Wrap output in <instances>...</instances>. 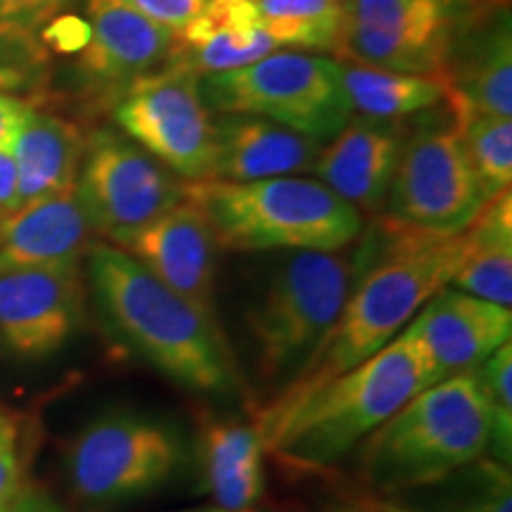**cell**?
<instances>
[{
  "label": "cell",
  "mask_w": 512,
  "mask_h": 512,
  "mask_svg": "<svg viewBox=\"0 0 512 512\" xmlns=\"http://www.w3.org/2000/svg\"><path fill=\"white\" fill-rule=\"evenodd\" d=\"M463 256V233L437 235L392 216L377 221L354 254L356 278L335 325L256 420L287 413L387 347L427 299L451 283Z\"/></svg>",
  "instance_id": "obj_1"
},
{
  "label": "cell",
  "mask_w": 512,
  "mask_h": 512,
  "mask_svg": "<svg viewBox=\"0 0 512 512\" xmlns=\"http://www.w3.org/2000/svg\"><path fill=\"white\" fill-rule=\"evenodd\" d=\"M88 275L102 318L133 354L190 392H240L238 366L219 320L107 242H95L88 252Z\"/></svg>",
  "instance_id": "obj_2"
},
{
  "label": "cell",
  "mask_w": 512,
  "mask_h": 512,
  "mask_svg": "<svg viewBox=\"0 0 512 512\" xmlns=\"http://www.w3.org/2000/svg\"><path fill=\"white\" fill-rule=\"evenodd\" d=\"M439 382L430 356L406 330L387 347L339 375L320 392L271 420H254L266 456L297 470L344 458L422 389Z\"/></svg>",
  "instance_id": "obj_3"
},
{
  "label": "cell",
  "mask_w": 512,
  "mask_h": 512,
  "mask_svg": "<svg viewBox=\"0 0 512 512\" xmlns=\"http://www.w3.org/2000/svg\"><path fill=\"white\" fill-rule=\"evenodd\" d=\"M494 418L475 370L422 389L361 441V475L380 494L444 482L491 451Z\"/></svg>",
  "instance_id": "obj_4"
},
{
  "label": "cell",
  "mask_w": 512,
  "mask_h": 512,
  "mask_svg": "<svg viewBox=\"0 0 512 512\" xmlns=\"http://www.w3.org/2000/svg\"><path fill=\"white\" fill-rule=\"evenodd\" d=\"M185 200L207 216L219 247L233 252H337L363 233L361 211L309 178L185 181Z\"/></svg>",
  "instance_id": "obj_5"
},
{
  "label": "cell",
  "mask_w": 512,
  "mask_h": 512,
  "mask_svg": "<svg viewBox=\"0 0 512 512\" xmlns=\"http://www.w3.org/2000/svg\"><path fill=\"white\" fill-rule=\"evenodd\" d=\"M356 278L354 254L294 252L273 273L259 304L247 316L259 380L275 394L292 380L347 302Z\"/></svg>",
  "instance_id": "obj_6"
},
{
  "label": "cell",
  "mask_w": 512,
  "mask_h": 512,
  "mask_svg": "<svg viewBox=\"0 0 512 512\" xmlns=\"http://www.w3.org/2000/svg\"><path fill=\"white\" fill-rule=\"evenodd\" d=\"M508 0H349L335 53L342 62L444 81L465 38Z\"/></svg>",
  "instance_id": "obj_7"
},
{
  "label": "cell",
  "mask_w": 512,
  "mask_h": 512,
  "mask_svg": "<svg viewBox=\"0 0 512 512\" xmlns=\"http://www.w3.org/2000/svg\"><path fill=\"white\" fill-rule=\"evenodd\" d=\"M204 105L223 114H249L313 140L337 136L351 119L337 60L304 53H275L233 72L200 81Z\"/></svg>",
  "instance_id": "obj_8"
},
{
  "label": "cell",
  "mask_w": 512,
  "mask_h": 512,
  "mask_svg": "<svg viewBox=\"0 0 512 512\" xmlns=\"http://www.w3.org/2000/svg\"><path fill=\"white\" fill-rule=\"evenodd\" d=\"M181 463L183 441L169 422L128 411L88 422L64 453L69 486L88 505H119L152 494Z\"/></svg>",
  "instance_id": "obj_9"
},
{
  "label": "cell",
  "mask_w": 512,
  "mask_h": 512,
  "mask_svg": "<svg viewBox=\"0 0 512 512\" xmlns=\"http://www.w3.org/2000/svg\"><path fill=\"white\" fill-rule=\"evenodd\" d=\"M76 195L95 235L121 249L185 200V181L140 145L100 128L86 140Z\"/></svg>",
  "instance_id": "obj_10"
},
{
  "label": "cell",
  "mask_w": 512,
  "mask_h": 512,
  "mask_svg": "<svg viewBox=\"0 0 512 512\" xmlns=\"http://www.w3.org/2000/svg\"><path fill=\"white\" fill-rule=\"evenodd\" d=\"M486 202L456 124L425 126L406 138L387 192V216L437 235H458Z\"/></svg>",
  "instance_id": "obj_11"
},
{
  "label": "cell",
  "mask_w": 512,
  "mask_h": 512,
  "mask_svg": "<svg viewBox=\"0 0 512 512\" xmlns=\"http://www.w3.org/2000/svg\"><path fill=\"white\" fill-rule=\"evenodd\" d=\"M114 119L159 164L185 181L211 178L216 124L200 93V76L162 67L133 81L114 107Z\"/></svg>",
  "instance_id": "obj_12"
},
{
  "label": "cell",
  "mask_w": 512,
  "mask_h": 512,
  "mask_svg": "<svg viewBox=\"0 0 512 512\" xmlns=\"http://www.w3.org/2000/svg\"><path fill=\"white\" fill-rule=\"evenodd\" d=\"M86 287L79 266L0 268V342L22 358H46L81 330Z\"/></svg>",
  "instance_id": "obj_13"
},
{
  "label": "cell",
  "mask_w": 512,
  "mask_h": 512,
  "mask_svg": "<svg viewBox=\"0 0 512 512\" xmlns=\"http://www.w3.org/2000/svg\"><path fill=\"white\" fill-rule=\"evenodd\" d=\"M121 249L147 273L155 275L159 283L181 294L209 318H216L214 285L219 242L207 216L195 204L188 200L176 204Z\"/></svg>",
  "instance_id": "obj_14"
},
{
  "label": "cell",
  "mask_w": 512,
  "mask_h": 512,
  "mask_svg": "<svg viewBox=\"0 0 512 512\" xmlns=\"http://www.w3.org/2000/svg\"><path fill=\"white\" fill-rule=\"evenodd\" d=\"M430 356L439 380L467 373L510 342L512 311L460 290H439L403 328Z\"/></svg>",
  "instance_id": "obj_15"
},
{
  "label": "cell",
  "mask_w": 512,
  "mask_h": 512,
  "mask_svg": "<svg viewBox=\"0 0 512 512\" xmlns=\"http://www.w3.org/2000/svg\"><path fill=\"white\" fill-rule=\"evenodd\" d=\"M86 12L91 41L79 53V72L93 88L124 93L169 62L174 36L124 0H88Z\"/></svg>",
  "instance_id": "obj_16"
},
{
  "label": "cell",
  "mask_w": 512,
  "mask_h": 512,
  "mask_svg": "<svg viewBox=\"0 0 512 512\" xmlns=\"http://www.w3.org/2000/svg\"><path fill=\"white\" fill-rule=\"evenodd\" d=\"M408 131L399 119H349L313 171L335 195L358 211H377L387 202Z\"/></svg>",
  "instance_id": "obj_17"
},
{
  "label": "cell",
  "mask_w": 512,
  "mask_h": 512,
  "mask_svg": "<svg viewBox=\"0 0 512 512\" xmlns=\"http://www.w3.org/2000/svg\"><path fill=\"white\" fill-rule=\"evenodd\" d=\"M95 230L74 190L19 207L0 223V268L79 266Z\"/></svg>",
  "instance_id": "obj_18"
},
{
  "label": "cell",
  "mask_w": 512,
  "mask_h": 512,
  "mask_svg": "<svg viewBox=\"0 0 512 512\" xmlns=\"http://www.w3.org/2000/svg\"><path fill=\"white\" fill-rule=\"evenodd\" d=\"M320 140L275 124L264 117L226 114L216 121V155L211 178L216 181H261L304 174L316 166Z\"/></svg>",
  "instance_id": "obj_19"
},
{
  "label": "cell",
  "mask_w": 512,
  "mask_h": 512,
  "mask_svg": "<svg viewBox=\"0 0 512 512\" xmlns=\"http://www.w3.org/2000/svg\"><path fill=\"white\" fill-rule=\"evenodd\" d=\"M448 114L512 117V36L508 5L477 27L453 57L446 74Z\"/></svg>",
  "instance_id": "obj_20"
},
{
  "label": "cell",
  "mask_w": 512,
  "mask_h": 512,
  "mask_svg": "<svg viewBox=\"0 0 512 512\" xmlns=\"http://www.w3.org/2000/svg\"><path fill=\"white\" fill-rule=\"evenodd\" d=\"M266 444L256 422L204 420L200 432L202 489L214 508L252 512L266 489Z\"/></svg>",
  "instance_id": "obj_21"
},
{
  "label": "cell",
  "mask_w": 512,
  "mask_h": 512,
  "mask_svg": "<svg viewBox=\"0 0 512 512\" xmlns=\"http://www.w3.org/2000/svg\"><path fill=\"white\" fill-rule=\"evenodd\" d=\"M19 207L74 190L86 155L81 128L57 114L31 107L12 143Z\"/></svg>",
  "instance_id": "obj_22"
},
{
  "label": "cell",
  "mask_w": 512,
  "mask_h": 512,
  "mask_svg": "<svg viewBox=\"0 0 512 512\" xmlns=\"http://www.w3.org/2000/svg\"><path fill=\"white\" fill-rule=\"evenodd\" d=\"M465 256L453 290L498 306H512V195L501 190L463 230Z\"/></svg>",
  "instance_id": "obj_23"
},
{
  "label": "cell",
  "mask_w": 512,
  "mask_h": 512,
  "mask_svg": "<svg viewBox=\"0 0 512 512\" xmlns=\"http://www.w3.org/2000/svg\"><path fill=\"white\" fill-rule=\"evenodd\" d=\"M351 112L368 119H403L444 102L446 83L437 76L389 72L339 62Z\"/></svg>",
  "instance_id": "obj_24"
},
{
  "label": "cell",
  "mask_w": 512,
  "mask_h": 512,
  "mask_svg": "<svg viewBox=\"0 0 512 512\" xmlns=\"http://www.w3.org/2000/svg\"><path fill=\"white\" fill-rule=\"evenodd\" d=\"M259 29L278 46L335 50L347 10L339 0H254Z\"/></svg>",
  "instance_id": "obj_25"
},
{
  "label": "cell",
  "mask_w": 512,
  "mask_h": 512,
  "mask_svg": "<svg viewBox=\"0 0 512 512\" xmlns=\"http://www.w3.org/2000/svg\"><path fill=\"white\" fill-rule=\"evenodd\" d=\"M463 138L472 169L482 183L486 197L510 188L512 181V121L494 114H467L453 121Z\"/></svg>",
  "instance_id": "obj_26"
},
{
  "label": "cell",
  "mask_w": 512,
  "mask_h": 512,
  "mask_svg": "<svg viewBox=\"0 0 512 512\" xmlns=\"http://www.w3.org/2000/svg\"><path fill=\"white\" fill-rule=\"evenodd\" d=\"M273 48H278V43L266 31L252 29L242 31V34L211 38V41L195 48L174 46L164 67L181 69V72H190L195 76L233 72V69H242L247 64L259 62L261 57L271 55Z\"/></svg>",
  "instance_id": "obj_27"
},
{
  "label": "cell",
  "mask_w": 512,
  "mask_h": 512,
  "mask_svg": "<svg viewBox=\"0 0 512 512\" xmlns=\"http://www.w3.org/2000/svg\"><path fill=\"white\" fill-rule=\"evenodd\" d=\"M76 0H0V57L22 55L43 60L46 48L38 34L50 19L60 17Z\"/></svg>",
  "instance_id": "obj_28"
},
{
  "label": "cell",
  "mask_w": 512,
  "mask_h": 512,
  "mask_svg": "<svg viewBox=\"0 0 512 512\" xmlns=\"http://www.w3.org/2000/svg\"><path fill=\"white\" fill-rule=\"evenodd\" d=\"M477 382L486 396V403L491 408L494 418V441L491 451L498 460L510 463V446H512V347L510 342L496 349L482 366L475 368Z\"/></svg>",
  "instance_id": "obj_29"
},
{
  "label": "cell",
  "mask_w": 512,
  "mask_h": 512,
  "mask_svg": "<svg viewBox=\"0 0 512 512\" xmlns=\"http://www.w3.org/2000/svg\"><path fill=\"white\" fill-rule=\"evenodd\" d=\"M259 29L254 0H207L202 10L174 36L176 48H195L226 34Z\"/></svg>",
  "instance_id": "obj_30"
},
{
  "label": "cell",
  "mask_w": 512,
  "mask_h": 512,
  "mask_svg": "<svg viewBox=\"0 0 512 512\" xmlns=\"http://www.w3.org/2000/svg\"><path fill=\"white\" fill-rule=\"evenodd\" d=\"M29 486L24 418L0 408V512L8 510Z\"/></svg>",
  "instance_id": "obj_31"
},
{
  "label": "cell",
  "mask_w": 512,
  "mask_h": 512,
  "mask_svg": "<svg viewBox=\"0 0 512 512\" xmlns=\"http://www.w3.org/2000/svg\"><path fill=\"white\" fill-rule=\"evenodd\" d=\"M446 512H512L510 472L501 463L477 460V486Z\"/></svg>",
  "instance_id": "obj_32"
},
{
  "label": "cell",
  "mask_w": 512,
  "mask_h": 512,
  "mask_svg": "<svg viewBox=\"0 0 512 512\" xmlns=\"http://www.w3.org/2000/svg\"><path fill=\"white\" fill-rule=\"evenodd\" d=\"M38 41L46 48V53L79 55L91 41V24H88V19L64 12V15L50 19L41 29Z\"/></svg>",
  "instance_id": "obj_33"
},
{
  "label": "cell",
  "mask_w": 512,
  "mask_h": 512,
  "mask_svg": "<svg viewBox=\"0 0 512 512\" xmlns=\"http://www.w3.org/2000/svg\"><path fill=\"white\" fill-rule=\"evenodd\" d=\"M124 3L155 22L157 27L169 31L171 36H178V31L202 10L207 0H124Z\"/></svg>",
  "instance_id": "obj_34"
},
{
  "label": "cell",
  "mask_w": 512,
  "mask_h": 512,
  "mask_svg": "<svg viewBox=\"0 0 512 512\" xmlns=\"http://www.w3.org/2000/svg\"><path fill=\"white\" fill-rule=\"evenodd\" d=\"M31 107H34L31 102H24L15 98V95L0 91V147H12L19 126L24 124Z\"/></svg>",
  "instance_id": "obj_35"
},
{
  "label": "cell",
  "mask_w": 512,
  "mask_h": 512,
  "mask_svg": "<svg viewBox=\"0 0 512 512\" xmlns=\"http://www.w3.org/2000/svg\"><path fill=\"white\" fill-rule=\"evenodd\" d=\"M19 209L17 162L12 147H0V214L10 216Z\"/></svg>",
  "instance_id": "obj_36"
},
{
  "label": "cell",
  "mask_w": 512,
  "mask_h": 512,
  "mask_svg": "<svg viewBox=\"0 0 512 512\" xmlns=\"http://www.w3.org/2000/svg\"><path fill=\"white\" fill-rule=\"evenodd\" d=\"M5 512H67V510H64L53 496H48L46 491L29 486V489L24 491V494L19 496Z\"/></svg>",
  "instance_id": "obj_37"
},
{
  "label": "cell",
  "mask_w": 512,
  "mask_h": 512,
  "mask_svg": "<svg viewBox=\"0 0 512 512\" xmlns=\"http://www.w3.org/2000/svg\"><path fill=\"white\" fill-rule=\"evenodd\" d=\"M330 512H408L399 508V505L382 501V498H373V496H363V498H354V501H347L337 508H332Z\"/></svg>",
  "instance_id": "obj_38"
},
{
  "label": "cell",
  "mask_w": 512,
  "mask_h": 512,
  "mask_svg": "<svg viewBox=\"0 0 512 512\" xmlns=\"http://www.w3.org/2000/svg\"><path fill=\"white\" fill-rule=\"evenodd\" d=\"M188 512H226V510H219V508H209V510H188Z\"/></svg>",
  "instance_id": "obj_39"
},
{
  "label": "cell",
  "mask_w": 512,
  "mask_h": 512,
  "mask_svg": "<svg viewBox=\"0 0 512 512\" xmlns=\"http://www.w3.org/2000/svg\"><path fill=\"white\" fill-rule=\"evenodd\" d=\"M3 219H5V216H3V214H0V223H3Z\"/></svg>",
  "instance_id": "obj_40"
},
{
  "label": "cell",
  "mask_w": 512,
  "mask_h": 512,
  "mask_svg": "<svg viewBox=\"0 0 512 512\" xmlns=\"http://www.w3.org/2000/svg\"><path fill=\"white\" fill-rule=\"evenodd\" d=\"M339 3H344V0H339Z\"/></svg>",
  "instance_id": "obj_41"
}]
</instances>
